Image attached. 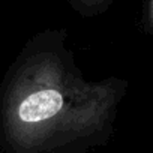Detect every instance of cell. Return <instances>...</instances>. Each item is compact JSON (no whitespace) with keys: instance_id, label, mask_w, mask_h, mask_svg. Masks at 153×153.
<instances>
[{"instance_id":"cell-1","label":"cell","mask_w":153,"mask_h":153,"mask_svg":"<svg viewBox=\"0 0 153 153\" xmlns=\"http://www.w3.org/2000/svg\"><path fill=\"white\" fill-rule=\"evenodd\" d=\"M68 38L66 29L33 35L3 80L2 116L6 126L23 138L50 129L75 134L102 129L129 89V81L120 76L87 80Z\"/></svg>"},{"instance_id":"cell-2","label":"cell","mask_w":153,"mask_h":153,"mask_svg":"<svg viewBox=\"0 0 153 153\" xmlns=\"http://www.w3.org/2000/svg\"><path fill=\"white\" fill-rule=\"evenodd\" d=\"M68 5L84 18H95L105 14L116 0H66Z\"/></svg>"},{"instance_id":"cell-3","label":"cell","mask_w":153,"mask_h":153,"mask_svg":"<svg viewBox=\"0 0 153 153\" xmlns=\"http://www.w3.org/2000/svg\"><path fill=\"white\" fill-rule=\"evenodd\" d=\"M143 29L153 38V0H144L143 5Z\"/></svg>"}]
</instances>
